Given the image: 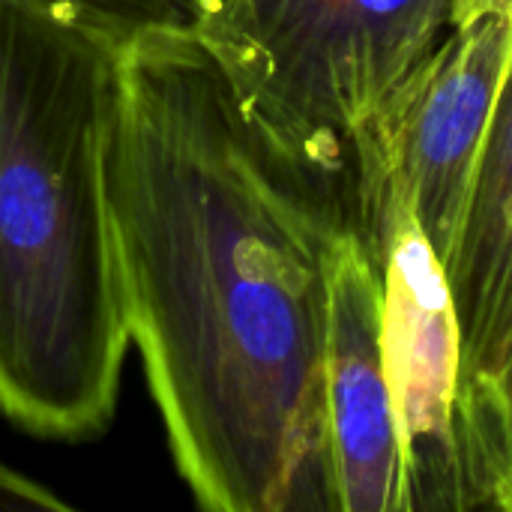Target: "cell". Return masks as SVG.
I'll use <instances>...</instances> for the list:
<instances>
[{
	"instance_id": "obj_6",
	"label": "cell",
	"mask_w": 512,
	"mask_h": 512,
	"mask_svg": "<svg viewBox=\"0 0 512 512\" xmlns=\"http://www.w3.org/2000/svg\"><path fill=\"white\" fill-rule=\"evenodd\" d=\"M327 411L339 512H414L384 345V279L357 225L330 267Z\"/></svg>"
},
{
	"instance_id": "obj_4",
	"label": "cell",
	"mask_w": 512,
	"mask_h": 512,
	"mask_svg": "<svg viewBox=\"0 0 512 512\" xmlns=\"http://www.w3.org/2000/svg\"><path fill=\"white\" fill-rule=\"evenodd\" d=\"M510 60V15L456 21L351 141L354 192L402 195L441 264L456 249Z\"/></svg>"
},
{
	"instance_id": "obj_10",
	"label": "cell",
	"mask_w": 512,
	"mask_h": 512,
	"mask_svg": "<svg viewBox=\"0 0 512 512\" xmlns=\"http://www.w3.org/2000/svg\"><path fill=\"white\" fill-rule=\"evenodd\" d=\"M0 510L66 512L69 504L60 495H54L48 486H42L0 462Z\"/></svg>"
},
{
	"instance_id": "obj_11",
	"label": "cell",
	"mask_w": 512,
	"mask_h": 512,
	"mask_svg": "<svg viewBox=\"0 0 512 512\" xmlns=\"http://www.w3.org/2000/svg\"><path fill=\"white\" fill-rule=\"evenodd\" d=\"M483 12H501V15L512 18V0H459L456 21L471 18V15H483Z\"/></svg>"
},
{
	"instance_id": "obj_8",
	"label": "cell",
	"mask_w": 512,
	"mask_h": 512,
	"mask_svg": "<svg viewBox=\"0 0 512 512\" xmlns=\"http://www.w3.org/2000/svg\"><path fill=\"white\" fill-rule=\"evenodd\" d=\"M459 456L468 510L512 512V366L459 399Z\"/></svg>"
},
{
	"instance_id": "obj_9",
	"label": "cell",
	"mask_w": 512,
	"mask_h": 512,
	"mask_svg": "<svg viewBox=\"0 0 512 512\" xmlns=\"http://www.w3.org/2000/svg\"><path fill=\"white\" fill-rule=\"evenodd\" d=\"M123 39L153 30H198L219 0H51Z\"/></svg>"
},
{
	"instance_id": "obj_7",
	"label": "cell",
	"mask_w": 512,
	"mask_h": 512,
	"mask_svg": "<svg viewBox=\"0 0 512 512\" xmlns=\"http://www.w3.org/2000/svg\"><path fill=\"white\" fill-rule=\"evenodd\" d=\"M444 273L459 324L465 393L512 366V60Z\"/></svg>"
},
{
	"instance_id": "obj_1",
	"label": "cell",
	"mask_w": 512,
	"mask_h": 512,
	"mask_svg": "<svg viewBox=\"0 0 512 512\" xmlns=\"http://www.w3.org/2000/svg\"><path fill=\"white\" fill-rule=\"evenodd\" d=\"M108 198L129 339L207 512H339L330 267L354 165L264 123L195 30L123 42Z\"/></svg>"
},
{
	"instance_id": "obj_5",
	"label": "cell",
	"mask_w": 512,
	"mask_h": 512,
	"mask_svg": "<svg viewBox=\"0 0 512 512\" xmlns=\"http://www.w3.org/2000/svg\"><path fill=\"white\" fill-rule=\"evenodd\" d=\"M357 231L384 279V345L414 510H468L459 456L462 348L444 264L396 192H354Z\"/></svg>"
},
{
	"instance_id": "obj_3",
	"label": "cell",
	"mask_w": 512,
	"mask_h": 512,
	"mask_svg": "<svg viewBox=\"0 0 512 512\" xmlns=\"http://www.w3.org/2000/svg\"><path fill=\"white\" fill-rule=\"evenodd\" d=\"M459 0H219L198 24L246 105L303 153L351 165L363 123L435 54Z\"/></svg>"
},
{
	"instance_id": "obj_2",
	"label": "cell",
	"mask_w": 512,
	"mask_h": 512,
	"mask_svg": "<svg viewBox=\"0 0 512 512\" xmlns=\"http://www.w3.org/2000/svg\"><path fill=\"white\" fill-rule=\"evenodd\" d=\"M123 42L0 0V411L51 441L108 429L132 345L108 198Z\"/></svg>"
}]
</instances>
